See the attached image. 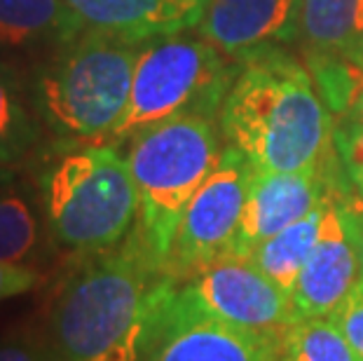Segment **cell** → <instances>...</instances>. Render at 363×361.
I'll use <instances>...</instances> for the list:
<instances>
[{
    "mask_svg": "<svg viewBox=\"0 0 363 361\" xmlns=\"http://www.w3.org/2000/svg\"><path fill=\"white\" fill-rule=\"evenodd\" d=\"M174 284L134 230L118 247L82 256L48 310L54 361H141Z\"/></svg>",
    "mask_w": 363,
    "mask_h": 361,
    "instance_id": "1",
    "label": "cell"
},
{
    "mask_svg": "<svg viewBox=\"0 0 363 361\" xmlns=\"http://www.w3.org/2000/svg\"><path fill=\"white\" fill-rule=\"evenodd\" d=\"M220 127L258 172L326 167L333 139L330 109L312 73L274 50L249 57L223 101Z\"/></svg>",
    "mask_w": 363,
    "mask_h": 361,
    "instance_id": "2",
    "label": "cell"
},
{
    "mask_svg": "<svg viewBox=\"0 0 363 361\" xmlns=\"http://www.w3.org/2000/svg\"><path fill=\"white\" fill-rule=\"evenodd\" d=\"M38 197L52 242L75 256L118 247L138 218L127 157L113 143H75L38 176Z\"/></svg>",
    "mask_w": 363,
    "mask_h": 361,
    "instance_id": "3",
    "label": "cell"
},
{
    "mask_svg": "<svg viewBox=\"0 0 363 361\" xmlns=\"http://www.w3.org/2000/svg\"><path fill=\"white\" fill-rule=\"evenodd\" d=\"M141 45L84 28L35 75L43 120L73 143H111L125 118Z\"/></svg>",
    "mask_w": 363,
    "mask_h": 361,
    "instance_id": "4",
    "label": "cell"
},
{
    "mask_svg": "<svg viewBox=\"0 0 363 361\" xmlns=\"http://www.w3.org/2000/svg\"><path fill=\"white\" fill-rule=\"evenodd\" d=\"M125 157L138 193L134 233L164 270L185 206L220 160L218 136L211 118L183 113L136 132Z\"/></svg>",
    "mask_w": 363,
    "mask_h": 361,
    "instance_id": "5",
    "label": "cell"
},
{
    "mask_svg": "<svg viewBox=\"0 0 363 361\" xmlns=\"http://www.w3.org/2000/svg\"><path fill=\"white\" fill-rule=\"evenodd\" d=\"M235 75L225 55L206 40L183 33L141 43L131 80L129 106L111 143L183 113L211 118L223 109Z\"/></svg>",
    "mask_w": 363,
    "mask_h": 361,
    "instance_id": "6",
    "label": "cell"
},
{
    "mask_svg": "<svg viewBox=\"0 0 363 361\" xmlns=\"http://www.w3.org/2000/svg\"><path fill=\"white\" fill-rule=\"evenodd\" d=\"M174 301L208 319L277 340L300 319L289 291L239 253L216 258L188 279L176 282Z\"/></svg>",
    "mask_w": 363,
    "mask_h": 361,
    "instance_id": "7",
    "label": "cell"
},
{
    "mask_svg": "<svg viewBox=\"0 0 363 361\" xmlns=\"http://www.w3.org/2000/svg\"><path fill=\"white\" fill-rule=\"evenodd\" d=\"M253 167L242 152L228 145L218 165L197 188L176 228L164 272L174 282L188 279L216 258L235 249Z\"/></svg>",
    "mask_w": 363,
    "mask_h": 361,
    "instance_id": "8",
    "label": "cell"
},
{
    "mask_svg": "<svg viewBox=\"0 0 363 361\" xmlns=\"http://www.w3.org/2000/svg\"><path fill=\"white\" fill-rule=\"evenodd\" d=\"M357 213L330 186L314 249L291 289L298 317H330L359 284Z\"/></svg>",
    "mask_w": 363,
    "mask_h": 361,
    "instance_id": "9",
    "label": "cell"
},
{
    "mask_svg": "<svg viewBox=\"0 0 363 361\" xmlns=\"http://www.w3.org/2000/svg\"><path fill=\"white\" fill-rule=\"evenodd\" d=\"M174 289L162 305L141 361H277V338L185 310L174 301Z\"/></svg>",
    "mask_w": 363,
    "mask_h": 361,
    "instance_id": "10",
    "label": "cell"
},
{
    "mask_svg": "<svg viewBox=\"0 0 363 361\" xmlns=\"http://www.w3.org/2000/svg\"><path fill=\"white\" fill-rule=\"evenodd\" d=\"M330 186L333 183L328 179L326 167L314 172L253 169L233 253L249 256L258 244L305 218L323 202Z\"/></svg>",
    "mask_w": 363,
    "mask_h": 361,
    "instance_id": "11",
    "label": "cell"
},
{
    "mask_svg": "<svg viewBox=\"0 0 363 361\" xmlns=\"http://www.w3.org/2000/svg\"><path fill=\"white\" fill-rule=\"evenodd\" d=\"M303 0H206L199 33L223 55L251 57L300 35Z\"/></svg>",
    "mask_w": 363,
    "mask_h": 361,
    "instance_id": "12",
    "label": "cell"
},
{
    "mask_svg": "<svg viewBox=\"0 0 363 361\" xmlns=\"http://www.w3.org/2000/svg\"><path fill=\"white\" fill-rule=\"evenodd\" d=\"M84 28L141 45L199 26L206 0H66Z\"/></svg>",
    "mask_w": 363,
    "mask_h": 361,
    "instance_id": "13",
    "label": "cell"
},
{
    "mask_svg": "<svg viewBox=\"0 0 363 361\" xmlns=\"http://www.w3.org/2000/svg\"><path fill=\"white\" fill-rule=\"evenodd\" d=\"M48 223L40 197L10 167L0 169V258L40 267L48 253ZM52 240V237H50Z\"/></svg>",
    "mask_w": 363,
    "mask_h": 361,
    "instance_id": "14",
    "label": "cell"
},
{
    "mask_svg": "<svg viewBox=\"0 0 363 361\" xmlns=\"http://www.w3.org/2000/svg\"><path fill=\"white\" fill-rule=\"evenodd\" d=\"M84 30L66 0H0V45H64Z\"/></svg>",
    "mask_w": 363,
    "mask_h": 361,
    "instance_id": "15",
    "label": "cell"
},
{
    "mask_svg": "<svg viewBox=\"0 0 363 361\" xmlns=\"http://www.w3.org/2000/svg\"><path fill=\"white\" fill-rule=\"evenodd\" d=\"M300 35L312 57H347L363 35V0H303Z\"/></svg>",
    "mask_w": 363,
    "mask_h": 361,
    "instance_id": "16",
    "label": "cell"
},
{
    "mask_svg": "<svg viewBox=\"0 0 363 361\" xmlns=\"http://www.w3.org/2000/svg\"><path fill=\"white\" fill-rule=\"evenodd\" d=\"M326 199V197H323ZM323 202L316 206L312 213L305 218L296 221L293 226L284 228L281 233L272 235L269 240L258 244L256 249L249 253V258L256 263L269 279L277 282L284 291L293 289L300 270H303L305 260L310 258L314 249L316 235H319Z\"/></svg>",
    "mask_w": 363,
    "mask_h": 361,
    "instance_id": "17",
    "label": "cell"
},
{
    "mask_svg": "<svg viewBox=\"0 0 363 361\" xmlns=\"http://www.w3.org/2000/svg\"><path fill=\"white\" fill-rule=\"evenodd\" d=\"M277 361H359L333 317H300L279 340Z\"/></svg>",
    "mask_w": 363,
    "mask_h": 361,
    "instance_id": "18",
    "label": "cell"
},
{
    "mask_svg": "<svg viewBox=\"0 0 363 361\" xmlns=\"http://www.w3.org/2000/svg\"><path fill=\"white\" fill-rule=\"evenodd\" d=\"M35 143V125L26 111L19 80L0 61V169L17 165Z\"/></svg>",
    "mask_w": 363,
    "mask_h": 361,
    "instance_id": "19",
    "label": "cell"
},
{
    "mask_svg": "<svg viewBox=\"0 0 363 361\" xmlns=\"http://www.w3.org/2000/svg\"><path fill=\"white\" fill-rule=\"evenodd\" d=\"M0 361H54V357L45 331L17 326L0 335Z\"/></svg>",
    "mask_w": 363,
    "mask_h": 361,
    "instance_id": "20",
    "label": "cell"
},
{
    "mask_svg": "<svg viewBox=\"0 0 363 361\" xmlns=\"http://www.w3.org/2000/svg\"><path fill=\"white\" fill-rule=\"evenodd\" d=\"M335 145L352 186L363 197V122L347 120V125L335 132Z\"/></svg>",
    "mask_w": 363,
    "mask_h": 361,
    "instance_id": "21",
    "label": "cell"
},
{
    "mask_svg": "<svg viewBox=\"0 0 363 361\" xmlns=\"http://www.w3.org/2000/svg\"><path fill=\"white\" fill-rule=\"evenodd\" d=\"M330 317L350 340L357 359L363 361V282L352 289V294L340 303V307Z\"/></svg>",
    "mask_w": 363,
    "mask_h": 361,
    "instance_id": "22",
    "label": "cell"
},
{
    "mask_svg": "<svg viewBox=\"0 0 363 361\" xmlns=\"http://www.w3.org/2000/svg\"><path fill=\"white\" fill-rule=\"evenodd\" d=\"M40 282H43L40 267L0 258V301L24 296L28 291L40 287Z\"/></svg>",
    "mask_w": 363,
    "mask_h": 361,
    "instance_id": "23",
    "label": "cell"
},
{
    "mask_svg": "<svg viewBox=\"0 0 363 361\" xmlns=\"http://www.w3.org/2000/svg\"><path fill=\"white\" fill-rule=\"evenodd\" d=\"M347 120L363 122V84H361V89L357 91V96H354L350 111H347Z\"/></svg>",
    "mask_w": 363,
    "mask_h": 361,
    "instance_id": "24",
    "label": "cell"
},
{
    "mask_svg": "<svg viewBox=\"0 0 363 361\" xmlns=\"http://www.w3.org/2000/svg\"><path fill=\"white\" fill-rule=\"evenodd\" d=\"M357 240H359V282H363V211L357 213Z\"/></svg>",
    "mask_w": 363,
    "mask_h": 361,
    "instance_id": "25",
    "label": "cell"
},
{
    "mask_svg": "<svg viewBox=\"0 0 363 361\" xmlns=\"http://www.w3.org/2000/svg\"><path fill=\"white\" fill-rule=\"evenodd\" d=\"M347 59H350L354 66H359L361 71H363V35L359 38V43L350 50V55H347Z\"/></svg>",
    "mask_w": 363,
    "mask_h": 361,
    "instance_id": "26",
    "label": "cell"
}]
</instances>
